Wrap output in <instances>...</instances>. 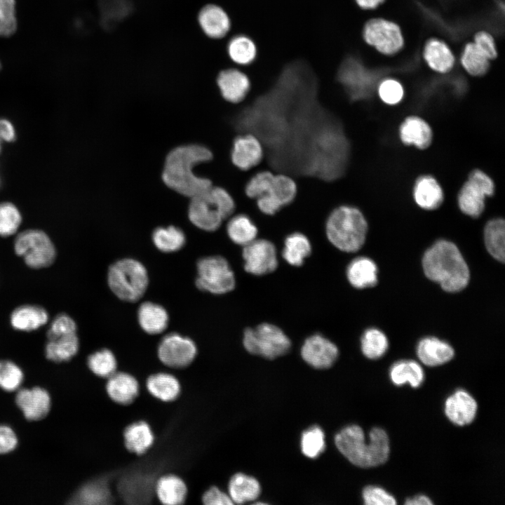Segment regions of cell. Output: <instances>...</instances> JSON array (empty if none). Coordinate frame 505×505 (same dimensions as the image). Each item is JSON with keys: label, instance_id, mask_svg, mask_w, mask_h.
<instances>
[{"label": "cell", "instance_id": "cell-13", "mask_svg": "<svg viewBox=\"0 0 505 505\" xmlns=\"http://www.w3.org/2000/svg\"><path fill=\"white\" fill-rule=\"evenodd\" d=\"M244 269L256 276L275 271L278 266L275 245L266 239H257L243 246Z\"/></svg>", "mask_w": 505, "mask_h": 505}, {"label": "cell", "instance_id": "cell-53", "mask_svg": "<svg viewBox=\"0 0 505 505\" xmlns=\"http://www.w3.org/2000/svg\"><path fill=\"white\" fill-rule=\"evenodd\" d=\"M473 42L490 60L497 57L494 39L489 32L484 30L478 31L475 34Z\"/></svg>", "mask_w": 505, "mask_h": 505}, {"label": "cell", "instance_id": "cell-34", "mask_svg": "<svg viewBox=\"0 0 505 505\" xmlns=\"http://www.w3.org/2000/svg\"><path fill=\"white\" fill-rule=\"evenodd\" d=\"M228 490L234 504H241L255 500L260 494L261 487L255 478L237 473L231 478Z\"/></svg>", "mask_w": 505, "mask_h": 505}, {"label": "cell", "instance_id": "cell-50", "mask_svg": "<svg viewBox=\"0 0 505 505\" xmlns=\"http://www.w3.org/2000/svg\"><path fill=\"white\" fill-rule=\"evenodd\" d=\"M378 94L384 102L393 105L402 100L404 90L401 83L397 80L386 79L383 80L379 85Z\"/></svg>", "mask_w": 505, "mask_h": 505}, {"label": "cell", "instance_id": "cell-10", "mask_svg": "<svg viewBox=\"0 0 505 505\" xmlns=\"http://www.w3.org/2000/svg\"><path fill=\"white\" fill-rule=\"evenodd\" d=\"M494 192L492 180L483 171L474 170L460 189L457 197L459 207L463 213L478 217L484 210L485 197L492 196Z\"/></svg>", "mask_w": 505, "mask_h": 505}, {"label": "cell", "instance_id": "cell-29", "mask_svg": "<svg viewBox=\"0 0 505 505\" xmlns=\"http://www.w3.org/2000/svg\"><path fill=\"white\" fill-rule=\"evenodd\" d=\"M415 203L425 210L438 208L443 201V191L438 181L431 175L419 177L413 189Z\"/></svg>", "mask_w": 505, "mask_h": 505}, {"label": "cell", "instance_id": "cell-40", "mask_svg": "<svg viewBox=\"0 0 505 505\" xmlns=\"http://www.w3.org/2000/svg\"><path fill=\"white\" fill-rule=\"evenodd\" d=\"M311 252L309 240L301 233H293L285 240L283 257L292 266H301Z\"/></svg>", "mask_w": 505, "mask_h": 505}, {"label": "cell", "instance_id": "cell-38", "mask_svg": "<svg viewBox=\"0 0 505 505\" xmlns=\"http://www.w3.org/2000/svg\"><path fill=\"white\" fill-rule=\"evenodd\" d=\"M152 238L155 247L165 253L177 252L186 243L183 231L173 225L157 227L152 232Z\"/></svg>", "mask_w": 505, "mask_h": 505}, {"label": "cell", "instance_id": "cell-12", "mask_svg": "<svg viewBox=\"0 0 505 505\" xmlns=\"http://www.w3.org/2000/svg\"><path fill=\"white\" fill-rule=\"evenodd\" d=\"M198 349L191 338L179 333L166 335L157 346V357L169 369L180 370L189 366L196 359Z\"/></svg>", "mask_w": 505, "mask_h": 505}, {"label": "cell", "instance_id": "cell-7", "mask_svg": "<svg viewBox=\"0 0 505 505\" xmlns=\"http://www.w3.org/2000/svg\"><path fill=\"white\" fill-rule=\"evenodd\" d=\"M243 344L249 353L274 359L285 354L291 342L278 326L263 323L255 328H247L243 333Z\"/></svg>", "mask_w": 505, "mask_h": 505}, {"label": "cell", "instance_id": "cell-6", "mask_svg": "<svg viewBox=\"0 0 505 505\" xmlns=\"http://www.w3.org/2000/svg\"><path fill=\"white\" fill-rule=\"evenodd\" d=\"M107 278L113 294L126 302L140 300L149 285L146 267L133 258H123L112 264L108 269Z\"/></svg>", "mask_w": 505, "mask_h": 505}, {"label": "cell", "instance_id": "cell-14", "mask_svg": "<svg viewBox=\"0 0 505 505\" xmlns=\"http://www.w3.org/2000/svg\"><path fill=\"white\" fill-rule=\"evenodd\" d=\"M229 156L234 167L246 172L261 163L264 157L263 146L255 135H240L233 140Z\"/></svg>", "mask_w": 505, "mask_h": 505}, {"label": "cell", "instance_id": "cell-31", "mask_svg": "<svg viewBox=\"0 0 505 505\" xmlns=\"http://www.w3.org/2000/svg\"><path fill=\"white\" fill-rule=\"evenodd\" d=\"M346 276L350 284L356 288L372 287L377 283V267L368 257H356L348 265Z\"/></svg>", "mask_w": 505, "mask_h": 505}, {"label": "cell", "instance_id": "cell-43", "mask_svg": "<svg viewBox=\"0 0 505 505\" xmlns=\"http://www.w3.org/2000/svg\"><path fill=\"white\" fill-rule=\"evenodd\" d=\"M460 62L467 73L480 76L488 71L490 60L471 41L467 43L461 53Z\"/></svg>", "mask_w": 505, "mask_h": 505}, {"label": "cell", "instance_id": "cell-47", "mask_svg": "<svg viewBox=\"0 0 505 505\" xmlns=\"http://www.w3.org/2000/svg\"><path fill=\"white\" fill-rule=\"evenodd\" d=\"M22 222L20 211L13 203H0V236H9L16 233Z\"/></svg>", "mask_w": 505, "mask_h": 505}, {"label": "cell", "instance_id": "cell-27", "mask_svg": "<svg viewBox=\"0 0 505 505\" xmlns=\"http://www.w3.org/2000/svg\"><path fill=\"white\" fill-rule=\"evenodd\" d=\"M399 135L405 144L424 149L431 144L433 133L430 126L424 119L410 116L400 126Z\"/></svg>", "mask_w": 505, "mask_h": 505}, {"label": "cell", "instance_id": "cell-26", "mask_svg": "<svg viewBox=\"0 0 505 505\" xmlns=\"http://www.w3.org/2000/svg\"><path fill=\"white\" fill-rule=\"evenodd\" d=\"M423 58L427 65L438 73H447L455 64V57L443 41L432 38L424 46Z\"/></svg>", "mask_w": 505, "mask_h": 505}, {"label": "cell", "instance_id": "cell-30", "mask_svg": "<svg viewBox=\"0 0 505 505\" xmlns=\"http://www.w3.org/2000/svg\"><path fill=\"white\" fill-rule=\"evenodd\" d=\"M48 321L46 310L38 305L25 304L17 307L11 315L12 327L21 331H33Z\"/></svg>", "mask_w": 505, "mask_h": 505}, {"label": "cell", "instance_id": "cell-44", "mask_svg": "<svg viewBox=\"0 0 505 505\" xmlns=\"http://www.w3.org/2000/svg\"><path fill=\"white\" fill-rule=\"evenodd\" d=\"M361 351L369 359H378L387 351L389 342L381 330L370 328L365 330L361 339Z\"/></svg>", "mask_w": 505, "mask_h": 505}, {"label": "cell", "instance_id": "cell-4", "mask_svg": "<svg viewBox=\"0 0 505 505\" xmlns=\"http://www.w3.org/2000/svg\"><path fill=\"white\" fill-rule=\"evenodd\" d=\"M236 209V202L229 191L212 186L191 198L187 215L191 223L201 230L214 231L229 218Z\"/></svg>", "mask_w": 505, "mask_h": 505}, {"label": "cell", "instance_id": "cell-49", "mask_svg": "<svg viewBox=\"0 0 505 505\" xmlns=\"http://www.w3.org/2000/svg\"><path fill=\"white\" fill-rule=\"evenodd\" d=\"M17 28L15 0H0V36L13 34Z\"/></svg>", "mask_w": 505, "mask_h": 505}, {"label": "cell", "instance_id": "cell-32", "mask_svg": "<svg viewBox=\"0 0 505 505\" xmlns=\"http://www.w3.org/2000/svg\"><path fill=\"white\" fill-rule=\"evenodd\" d=\"M389 376L391 382L397 386L408 384L412 388L419 387L424 380L422 366L413 360H400L390 368Z\"/></svg>", "mask_w": 505, "mask_h": 505}, {"label": "cell", "instance_id": "cell-46", "mask_svg": "<svg viewBox=\"0 0 505 505\" xmlns=\"http://www.w3.org/2000/svg\"><path fill=\"white\" fill-rule=\"evenodd\" d=\"M274 174L268 170L257 172L251 175L244 187V193L250 199L256 200L267 194L271 187Z\"/></svg>", "mask_w": 505, "mask_h": 505}, {"label": "cell", "instance_id": "cell-22", "mask_svg": "<svg viewBox=\"0 0 505 505\" xmlns=\"http://www.w3.org/2000/svg\"><path fill=\"white\" fill-rule=\"evenodd\" d=\"M154 494L156 499L162 504H183L188 496L187 484L178 474L166 473L156 478Z\"/></svg>", "mask_w": 505, "mask_h": 505}, {"label": "cell", "instance_id": "cell-15", "mask_svg": "<svg viewBox=\"0 0 505 505\" xmlns=\"http://www.w3.org/2000/svg\"><path fill=\"white\" fill-rule=\"evenodd\" d=\"M156 478L147 473L128 474L119 481L117 491L123 501L127 503L150 502L155 497L154 485Z\"/></svg>", "mask_w": 505, "mask_h": 505}, {"label": "cell", "instance_id": "cell-1", "mask_svg": "<svg viewBox=\"0 0 505 505\" xmlns=\"http://www.w3.org/2000/svg\"><path fill=\"white\" fill-rule=\"evenodd\" d=\"M213 155L207 147L191 144L181 145L170 150L166 157L162 180L176 193L191 198L213 186L212 181L197 175L194 167L213 159Z\"/></svg>", "mask_w": 505, "mask_h": 505}, {"label": "cell", "instance_id": "cell-56", "mask_svg": "<svg viewBox=\"0 0 505 505\" xmlns=\"http://www.w3.org/2000/svg\"><path fill=\"white\" fill-rule=\"evenodd\" d=\"M15 139V132L12 123L6 119H0V140L11 142Z\"/></svg>", "mask_w": 505, "mask_h": 505}, {"label": "cell", "instance_id": "cell-9", "mask_svg": "<svg viewBox=\"0 0 505 505\" xmlns=\"http://www.w3.org/2000/svg\"><path fill=\"white\" fill-rule=\"evenodd\" d=\"M14 250L33 269L51 265L56 256L53 242L45 232L39 229H27L18 234L14 241Z\"/></svg>", "mask_w": 505, "mask_h": 505}, {"label": "cell", "instance_id": "cell-8", "mask_svg": "<svg viewBox=\"0 0 505 505\" xmlns=\"http://www.w3.org/2000/svg\"><path fill=\"white\" fill-rule=\"evenodd\" d=\"M196 274L195 284L201 291L223 295L235 288L234 274L223 257L213 255L199 259Z\"/></svg>", "mask_w": 505, "mask_h": 505}, {"label": "cell", "instance_id": "cell-16", "mask_svg": "<svg viewBox=\"0 0 505 505\" xmlns=\"http://www.w3.org/2000/svg\"><path fill=\"white\" fill-rule=\"evenodd\" d=\"M338 354L337 346L319 334L309 337L301 349V355L304 361L317 369L331 367L337 360Z\"/></svg>", "mask_w": 505, "mask_h": 505}, {"label": "cell", "instance_id": "cell-3", "mask_svg": "<svg viewBox=\"0 0 505 505\" xmlns=\"http://www.w3.org/2000/svg\"><path fill=\"white\" fill-rule=\"evenodd\" d=\"M368 438L366 443L362 428L353 424L337 433L335 443L339 451L355 466L371 468L384 464L390 452L387 433L380 427H374Z\"/></svg>", "mask_w": 505, "mask_h": 505}, {"label": "cell", "instance_id": "cell-37", "mask_svg": "<svg viewBox=\"0 0 505 505\" xmlns=\"http://www.w3.org/2000/svg\"><path fill=\"white\" fill-rule=\"evenodd\" d=\"M227 233L231 241L245 246L257 238L258 229L248 215L238 214L229 218Z\"/></svg>", "mask_w": 505, "mask_h": 505}, {"label": "cell", "instance_id": "cell-11", "mask_svg": "<svg viewBox=\"0 0 505 505\" xmlns=\"http://www.w3.org/2000/svg\"><path fill=\"white\" fill-rule=\"evenodd\" d=\"M365 43L384 55L397 53L404 46V37L398 24L382 18H371L363 29Z\"/></svg>", "mask_w": 505, "mask_h": 505}, {"label": "cell", "instance_id": "cell-39", "mask_svg": "<svg viewBox=\"0 0 505 505\" xmlns=\"http://www.w3.org/2000/svg\"><path fill=\"white\" fill-rule=\"evenodd\" d=\"M297 184L287 174H274L269 192L271 197L281 208L292 203L296 198Z\"/></svg>", "mask_w": 505, "mask_h": 505}, {"label": "cell", "instance_id": "cell-35", "mask_svg": "<svg viewBox=\"0 0 505 505\" xmlns=\"http://www.w3.org/2000/svg\"><path fill=\"white\" fill-rule=\"evenodd\" d=\"M72 503L79 504H107L114 497L107 480H96L83 485L73 498Z\"/></svg>", "mask_w": 505, "mask_h": 505}, {"label": "cell", "instance_id": "cell-5", "mask_svg": "<svg viewBox=\"0 0 505 505\" xmlns=\"http://www.w3.org/2000/svg\"><path fill=\"white\" fill-rule=\"evenodd\" d=\"M368 231L367 221L359 209L340 206L329 215L325 232L329 241L339 250L354 252L365 243Z\"/></svg>", "mask_w": 505, "mask_h": 505}, {"label": "cell", "instance_id": "cell-48", "mask_svg": "<svg viewBox=\"0 0 505 505\" xmlns=\"http://www.w3.org/2000/svg\"><path fill=\"white\" fill-rule=\"evenodd\" d=\"M22 379V372L16 364L9 361H0V387L7 391H15Z\"/></svg>", "mask_w": 505, "mask_h": 505}, {"label": "cell", "instance_id": "cell-36", "mask_svg": "<svg viewBox=\"0 0 505 505\" xmlns=\"http://www.w3.org/2000/svg\"><path fill=\"white\" fill-rule=\"evenodd\" d=\"M485 247L488 252L501 262L505 260V223L501 218L490 220L484 229Z\"/></svg>", "mask_w": 505, "mask_h": 505}, {"label": "cell", "instance_id": "cell-55", "mask_svg": "<svg viewBox=\"0 0 505 505\" xmlns=\"http://www.w3.org/2000/svg\"><path fill=\"white\" fill-rule=\"evenodd\" d=\"M18 440L14 431L7 426H0V454L14 450Z\"/></svg>", "mask_w": 505, "mask_h": 505}, {"label": "cell", "instance_id": "cell-20", "mask_svg": "<svg viewBox=\"0 0 505 505\" xmlns=\"http://www.w3.org/2000/svg\"><path fill=\"white\" fill-rule=\"evenodd\" d=\"M217 85L224 100L237 104L248 95L251 84L246 74L238 69L229 68L219 73Z\"/></svg>", "mask_w": 505, "mask_h": 505}, {"label": "cell", "instance_id": "cell-51", "mask_svg": "<svg viewBox=\"0 0 505 505\" xmlns=\"http://www.w3.org/2000/svg\"><path fill=\"white\" fill-rule=\"evenodd\" d=\"M363 503L366 505H396L395 497L384 488L377 485H368L362 492Z\"/></svg>", "mask_w": 505, "mask_h": 505}, {"label": "cell", "instance_id": "cell-28", "mask_svg": "<svg viewBox=\"0 0 505 505\" xmlns=\"http://www.w3.org/2000/svg\"><path fill=\"white\" fill-rule=\"evenodd\" d=\"M137 321L144 332L149 335H159L167 329L169 316L161 305L152 302H144L138 308Z\"/></svg>", "mask_w": 505, "mask_h": 505}, {"label": "cell", "instance_id": "cell-45", "mask_svg": "<svg viewBox=\"0 0 505 505\" xmlns=\"http://www.w3.org/2000/svg\"><path fill=\"white\" fill-rule=\"evenodd\" d=\"M325 447V435L319 426H313L302 433L301 449L305 456L316 458L324 451Z\"/></svg>", "mask_w": 505, "mask_h": 505}, {"label": "cell", "instance_id": "cell-33", "mask_svg": "<svg viewBox=\"0 0 505 505\" xmlns=\"http://www.w3.org/2000/svg\"><path fill=\"white\" fill-rule=\"evenodd\" d=\"M79 349V337L76 332H73L48 338L45 351L48 359L62 362L72 359Z\"/></svg>", "mask_w": 505, "mask_h": 505}, {"label": "cell", "instance_id": "cell-57", "mask_svg": "<svg viewBox=\"0 0 505 505\" xmlns=\"http://www.w3.org/2000/svg\"><path fill=\"white\" fill-rule=\"evenodd\" d=\"M405 505H431L433 504L431 499L424 494H417L412 497L408 498L405 501Z\"/></svg>", "mask_w": 505, "mask_h": 505}, {"label": "cell", "instance_id": "cell-23", "mask_svg": "<svg viewBox=\"0 0 505 505\" xmlns=\"http://www.w3.org/2000/svg\"><path fill=\"white\" fill-rule=\"evenodd\" d=\"M15 400L26 419L29 420H38L44 417L50 408L48 393L40 387L21 389L18 392Z\"/></svg>", "mask_w": 505, "mask_h": 505}, {"label": "cell", "instance_id": "cell-54", "mask_svg": "<svg viewBox=\"0 0 505 505\" xmlns=\"http://www.w3.org/2000/svg\"><path fill=\"white\" fill-rule=\"evenodd\" d=\"M201 502L206 505H232L229 495L216 486L207 489L201 496Z\"/></svg>", "mask_w": 505, "mask_h": 505}, {"label": "cell", "instance_id": "cell-59", "mask_svg": "<svg viewBox=\"0 0 505 505\" xmlns=\"http://www.w3.org/2000/svg\"><path fill=\"white\" fill-rule=\"evenodd\" d=\"M1 141L0 140V152H1Z\"/></svg>", "mask_w": 505, "mask_h": 505}, {"label": "cell", "instance_id": "cell-42", "mask_svg": "<svg viewBox=\"0 0 505 505\" xmlns=\"http://www.w3.org/2000/svg\"><path fill=\"white\" fill-rule=\"evenodd\" d=\"M90 370L97 377L107 379L118 370V361L109 349H99L90 354L87 359Z\"/></svg>", "mask_w": 505, "mask_h": 505}, {"label": "cell", "instance_id": "cell-58", "mask_svg": "<svg viewBox=\"0 0 505 505\" xmlns=\"http://www.w3.org/2000/svg\"><path fill=\"white\" fill-rule=\"evenodd\" d=\"M363 10H372L377 8L385 0H354Z\"/></svg>", "mask_w": 505, "mask_h": 505}, {"label": "cell", "instance_id": "cell-52", "mask_svg": "<svg viewBox=\"0 0 505 505\" xmlns=\"http://www.w3.org/2000/svg\"><path fill=\"white\" fill-rule=\"evenodd\" d=\"M75 321L69 315L60 314L51 322L47 332V337H53L62 334L76 332Z\"/></svg>", "mask_w": 505, "mask_h": 505}, {"label": "cell", "instance_id": "cell-41", "mask_svg": "<svg viewBox=\"0 0 505 505\" xmlns=\"http://www.w3.org/2000/svg\"><path fill=\"white\" fill-rule=\"evenodd\" d=\"M227 53L236 64L248 65L256 58L257 47L250 37L238 34L230 40L227 46Z\"/></svg>", "mask_w": 505, "mask_h": 505}, {"label": "cell", "instance_id": "cell-24", "mask_svg": "<svg viewBox=\"0 0 505 505\" xmlns=\"http://www.w3.org/2000/svg\"><path fill=\"white\" fill-rule=\"evenodd\" d=\"M417 355L424 365L435 367L449 362L454 351L447 342L434 337L422 339L417 345Z\"/></svg>", "mask_w": 505, "mask_h": 505}, {"label": "cell", "instance_id": "cell-19", "mask_svg": "<svg viewBox=\"0 0 505 505\" xmlns=\"http://www.w3.org/2000/svg\"><path fill=\"white\" fill-rule=\"evenodd\" d=\"M125 449L133 454H146L153 447L156 436L148 422L138 419L127 424L122 432Z\"/></svg>", "mask_w": 505, "mask_h": 505}, {"label": "cell", "instance_id": "cell-17", "mask_svg": "<svg viewBox=\"0 0 505 505\" xmlns=\"http://www.w3.org/2000/svg\"><path fill=\"white\" fill-rule=\"evenodd\" d=\"M106 393L115 404L127 406L139 396L141 386L139 380L127 371H116L106 379Z\"/></svg>", "mask_w": 505, "mask_h": 505}, {"label": "cell", "instance_id": "cell-18", "mask_svg": "<svg viewBox=\"0 0 505 505\" xmlns=\"http://www.w3.org/2000/svg\"><path fill=\"white\" fill-rule=\"evenodd\" d=\"M477 410L475 398L462 389L454 391L445 401V416L452 423L459 426L471 424L476 416Z\"/></svg>", "mask_w": 505, "mask_h": 505}, {"label": "cell", "instance_id": "cell-25", "mask_svg": "<svg viewBox=\"0 0 505 505\" xmlns=\"http://www.w3.org/2000/svg\"><path fill=\"white\" fill-rule=\"evenodd\" d=\"M198 22L203 32L213 39L222 38L231 28L229 15L222 7L215 4L207 5L201 9Z\"/></svg>", "mask_w": 505, "mask_h": 505}, {"label": "cell", "instance_id": "cell-2", "mask_svg": "<svg viewBox=\"0 0 505 505\" xmlns=\"http://www.w3.org/2000/svg\"><path fill=\"white\" fill-rule=\"evenodd\" d=\"M422 267L426 276L450 292L463 290L469 281V269L458 248L440 240L424 253Z\"/></svg>", "mask_w": 505, "mask_h": 505}, {"label": "cell", "instance_id": "cell-21", "mask_svg": "<svg viewBox=\"0 0 505 505\" xmlns=\"http://www.w3.org/2000/svg\"><path fill=\"white\" fill-rule=\"evenodd\" d=\"M146 391L162 403H173L181 395L182 386L177 376L167 371H158L148 375L144 382Z\"/></svg>", "mask_w": 505, "mask_h": 505}]
</instances>
